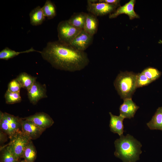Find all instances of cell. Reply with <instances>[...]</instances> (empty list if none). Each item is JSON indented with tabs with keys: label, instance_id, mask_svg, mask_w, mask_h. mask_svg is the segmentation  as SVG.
I'll return each mask as SVG.
<instances>
[{
	"label": "cell",
	"instance_id": "15",
	"mask_svg": "<svg viewBox=\"0 0 162 162\" xmlns=\"http://www.w3.org/2000/svg\"><path fill=\"white\" fill-rule=\"evenodd\" d=\"M98 26V21L97 16L91 13H87L83 30L93 36L97 32Z\"/></svg>",
	"mask_w": 162,
	"mask_h": 162
},
{
	"label": "cell",
	"instance_id": "16",
	"mask_svg": "<svg viewBox=\"0 0 162 162\" xmlns=\"http://www.w3.org/2000/svg\"><path fill=\"white\" fill-rule=\"evenodd\" d=\"M29 17L30 24L33 26L41 24L46 18L42 8L40 6H37L31 11Z\"/></svg>",
	"mask_w": 162,
	"mask_h": 162
},
{
	"label": "cell",
	"instance_id": "2",
	"mask_svg": "<svg viewBox=\"0 0 162 162\" xmlns=\"http://www.w3.org/2000/svg\"><path fill=\"white\" fill-rule=\"evenodd\" d=\"M114 144V155L123 162H136L139 159L142 145L133 136L123 135L115 141Z\"/></svg>",
	"mask_w": 162,
	"mask_h": 162
},
{
	"label": "cell",
	"instance_id": "8",
	"mask_svg": "<svg viewBox=\"0 0 162 162\" xmlns=\"http://www.w3.org/2000/svg\"><path fill=\"white\" fill-rule=\"evenodd\" d=\"M27 92L29 101L34 105L36 104L40 99L47 98L46 85L36 81Z\"/></svg>",
	"mask_w": 162,
	"mask_h": 162
},
{
	"label": "cell",
	"instance_id": "4",
	"mask_svg": "<svg viewBox=\"0 0 162 162\" xmlns=\"http://www.w3.org/2000/svg\"><path fill=\"white\" fill-rule=\"evenodd\" d=\"M10 139V141L7 144L8 147L15 158L20 161L22 158L25 149L31 140L21 130L16 133Z\"/></svg>",
	"mask_w": 162,
	"mask_h": 162
},
{
	"label": "cell",
	"instance_id": "14",
	"mask_svg": "<svg viewBox=\"0 0 162 162\" xmlns=\"http://www.w3.org/2000/svg\"><path fill=\"white\" fill-rule=\"evenodd\" d=\"M110 118L109 126L110 130L115 134H117L120 136L123 135L124 126L123 121L124 118L119 115L116 116L109 112Z\"/></svg>",
	"mask_w": 162,
	"mask_h": 162
},
{
	"label": "cell",
	"instance_id": "13",
	"mask_svg": "<svg viewBox=\"0 0 162 162\" xmlns=\"http://www.w3.org/2000/svg\"><path fill=\"white\" fill-rule=\"evenodd\" d=\"M123 100V103L119 107V115L124 118L130 119L134 117L139 107L133 102L132 98H126Z\"/></svg>",
	"mask_w": 162,
	"mask_h": 162
},
{
	"label": "cell",
	"instance_id": "6",
	"mask_svg": "<svg viewBox=\"0 0 162 162\" xmlns=\"http://www.w3.org/2000/svg\"><path fill=\"white\" fill-rule=\"evenodd\" d=\"M58 40L70 44L75 37L82 30L78 29L71 25L68 20L61 21L57 28Z\"/></svg>",
	"mask_w": 162,
	"mask_h": 162
},
{
	"label": "cell",
	"instance_id": "27",
	"mask_svg": "<svg viewBox=\"0 0 162 162\" xmlns=\"http://www.w3.org/2000/svg\"><path fill=\"white\" fill-rule=\"evenodd\" d=\"M22 87L16 78L13 79L9 83L8 90L12 92H20Z\"/></svg>",
	"mask_w": 162,
	"mask_h": 162
},
{
	"label": "cell",
	"instance_id": "30",
	"mask_svg": "<svg viewBox=\"0 0 162 162\" xmlns=\"http://www.w3.org/2000/svg\"><path fill=\"white\" fill-rule=\"evenodd\" d=\"M19 162H28L27 161H26L25 160H22L21 161H20Z\"/></svg>",
	"mask_w": 162,
	"mask_h": 162
},
{
	"label": "cell",
	"instance_id": "9",
	"mask_svg": "<svg viewBox=\"0 0 162 162\" xmlns=\"http://www.w3.org/2000/svg\"><path fill=\"white\" fill-rule=\"evenodd\" d=\"M21 130L31 140L38 138L45 130L32 121L21 118Z\"/></svg>",
	"mask_w": 162,
	"mask_h": 162
},
{
	"label": "cell",
	"instance_id": "19",
	"mask_svg": "<svg viewBox=\"0 0 162 162\" xmlns=\"http://www.w3.org/2000/svg\"><path fill=\"white\" fill-rule=\"evenodd\" d=\"M87 14L83 12L74 13L68 21L75 28L83 30Z\"/></svg>",
	"mask_w": 162,
	"mask_h": 162
},
{
	"label": "cell",
	"instance_id": "23",
	"mask_svg": "<svg viewBox=\"0 0 162 162\" xmlns=\"http://www.w3.org/2000/svg\"><path fill=\"white\" fill-rule=\"evenodd\" d=\"M0 162H19L9 150L7 145L0 147Z\"/></svg>",
	"mask_w": 162,
	"mask_h": 162
},
{
	"label": "cell",
	"instance_id": "1",
	"mask_svg": "<svg viewBox=\"0 0 162 162\" xmlns=\"http://www.w3.org/2000/svg\"><path fill=\"white\" fill-rule=\"evenodd\" d=\"M54 68L70 72L80 70L89 64L87 54L58 40L49 42L40 53Z\"/></svg>",
	"mask_w": 162,
	"mask_h": 162
},
{
	"label": "cell",
	"instance_id": "26",
	"mask_svg": "<svg viewBox=\"0 0 162 162\" xmlns=\"http://www.w3.org/2000/svg\"><path fill=\"white\" fill-rule=\"evenodd\" d=\"M152 82L142 72L137 74L136 82L137 88L147 86Z\"/></svg>",
	"mask_w": 162,
	"mask_h": 162
},
{
	"label": "cell",
	"instance_id": "5",
	"mask_svg": "<svg viewBox=\"0 0 162 162\" xmlns=\"http://www.w3.org/2000/svg\"><path fill=\"white\" fill-rule=\"evenodd\" d=\"M21 119L18 116L0 111V130L10 138L21 130Z\"/></svg>",
	"mask_w": 162,
	"mask_h": 162
},
{
	"label": "cell",
	"instance_id": "31",
	"mask_svg": "<svg viewBox=\"0 0 162 162\" xmlns=\"http://www.w3.org/2000/svg\"><path fill=\"white\" fill-rule=\"evenodd\" d=\"M159 43L160 44H162V40H160L159 41Z\"/></svg>",
	"mask_w": 162,
	"mask_h": 162
},
{
	"label": "cell",
	"instance_id": "7",
	"mask_svg": "<svg viewBox=\"0 0 162 162\" xmlns=\"http://www.w3.org/2000/svg\"><path fill=\"white\" fill-rule=\"evenodd\" d=\"M87 10L90 13L97 16H103L114 12L117 6L101 2L91 3L87 1Z\"/></svg>",
	"mask_w": 162,
	"mask_h": 162
},
{
	"label": "cell",
	"instance_id": "18",
	"mask_svg": "<svg viewBox=\"0 0 162 162\" xmlns=\"http://www.w3.org/2000/svg\"><path fill=\"white\" fill-rule=\"evenodd\" d=\"M36 52L40 53L41 51L35 50L32 47L25 51L17 52L13 50L8 47H6L0 52V59L8 60L19 55L20 54Z\"/></svg>",
	"mask_w": 162,
	"mask_h": 162
},
{
	"label": "cell",
	"instance_id": "11",
	"mask_svg": "<svg viewBox=\"0 0 162 162\" xmlns=\"http://www.w3.org/2000/svg\"><path fill=\"white\" fill-rule=\"evenodd\" d=\"M24 118L32 121L44 130L51 126L54 123L53 120L51 117L44 112H37L33 115Z\"/></svg>",
	"mask_w": 162,
	"mask_h": 162
},
{
	"label": "cell",
	"instance_id": "24",
	"mask_svg": "<svg viewBox=\"0 0 162 162\" xmlns=\"http://www.w3.org/2000/svg\"><path fill=\"white\" fill-rule=\"evenodd\" d=\"M142 73L152 82L158 79L161 74V72L157 69L152 67H148L145 68Z\"/></svg>",
	"mask_w": 162,
	"mask_h": 162
},
{
	"label": "cell",
	"instance_id": "22",
	"mask_svg": "<svg viewBox=\"0 0 162 162\" xmlns=\"http://www.w3.org/2000/svg\"><path fill=\"white\" fill-rule=\"evenodd\" d=\"M45 16L48 19L54 18L56 15L55 5L51 1L47 0L42 8Z\"/></svg>",
	"mask_w": 162,
	"mask_h": 162
},
{
	"label": "cell",
	"instance_id": "10",
	"mask_svg": "<svg viewBox=\"0 0 162 162\" xmlns=\"http://www.w3.org/2000/svg\"><path fill=\"white\" fill-rule=\"evenodd\" d=\"M93 39V36L82 30L70 44L78 50L84 51L92 43Z\"/></svg>",
	"mask_w": 162,
	"mask_h": 162
},
{
	"label": "cell",
	"instance_id": "28",
	"mask_svg": "<svg viewBox=\"0 0 162 162\" xmlns=\"http://www.w3.org/2000/svg\"><path fill=\"white\" fill-rule=\"evenodd\" d=\"M120 0H99L98 2H104L119 7L120 5Z\"/></svg>",
	"mask_w": 162,
	"mask_h": 162
},
{
	"label": "cell",
	"instance_id": "3",
	"mask_svg": "<svg viewBox=\"0 0 162 162\" xmlns=\"http://www.w3.org/2000/svg\"><path fill=\"white\" fill-rule=\"evenodd\" d=\"M137 74L132 72L121 71L114 82V86L121 98L123 100L132 98L137 88Z\"/></svg>",
	"mask_w": 162,
	"mask_h": 162
},
{
	"label": "cell",
	"instance_id": "21",
	"mask_svg": "<svg viewBox=\"0 0 162 162\" xmlns=\"http://www.w3.org/2000/svg\"><path fill=\"white\" fill-rule=\"evenodd\" d=\"M37 151L32 140H31L24 151L22 158L28 162H34L37 157Z\"/></svg>",
	"mask_w": 162,
	"mask_h": 162
},
{
	"label": "cell",
	"instance_id": "29",
	"mask_svg": "<svg viewBox=\"0 0 162 162\" xmlns=\"http://www.w3.org/2000/svg\"><path fill=\"white\" fill-rule=\"evenodd\" d=\"M6 134L0 130V144H2L7 141V138Z\"/></svg>",
	"mask_w": 162,
	"mask_h": 162
},
{
	"label": "cell",
	"instance_id": "20",
	"mask_svg": "<svg viewBox=\"0 0 162 162\" xmlns=\"http://www.w3.org/2000/svg\"><path fill=\"white\" fill-rule=\"evenodd\" d=\"M16 78L21 84L22 88L28 91L36 81L37 77L23 72L20 74Z\"/></svg>",
	"mask_w": 162,
	"mask_h": 162
},
{
	"label": "cell",
	"instance_id": "12",
	"mask_svg": "<svg viewBox=\"0 0 162 162\" xmlns=\"http://www.w3.org/2000/svg\"><path fill=\"white\" fill-rule=\"evenodd\" d=\"M135 3V0H130L123 6H120L114 12L109 14V18H115L119 15L123 14L128 16L130 20L139 18V16L135 12L134 10Z\"/></svg>",
	"mask_w": 162,
	"mask_h": 162
},
{
	"label": "cell",
	"instance_id": "17",
	"mask_svg": "<svg viewBox=\"0 0 162 162\" xmlns=\"http://www.w3.org/2000/svg\"><path fill=\"white\" fill-rule=\"evenodd\" d=\"M146 124L151 130H162V106L157 109L151 120Z\"/></svg>",
	"mask_w": 162,
	"mask_h": 162
},
{
	"label": "cell",
	"instance_id": "25",
	"mask_svg": "<svg viewBox=\"0 0 162 162\" xmlns=\"http://www.w3.org/2000/svg\"><path fill=\"white\" fill-rule=\"evenodd\" d=\"M6 103L8 104H13L20 102L21 98L20 92H12L8 90L5 94Z\"/></svg>",
	"mask_w": 162,
	"mask_h": 162
}]
</instances>
